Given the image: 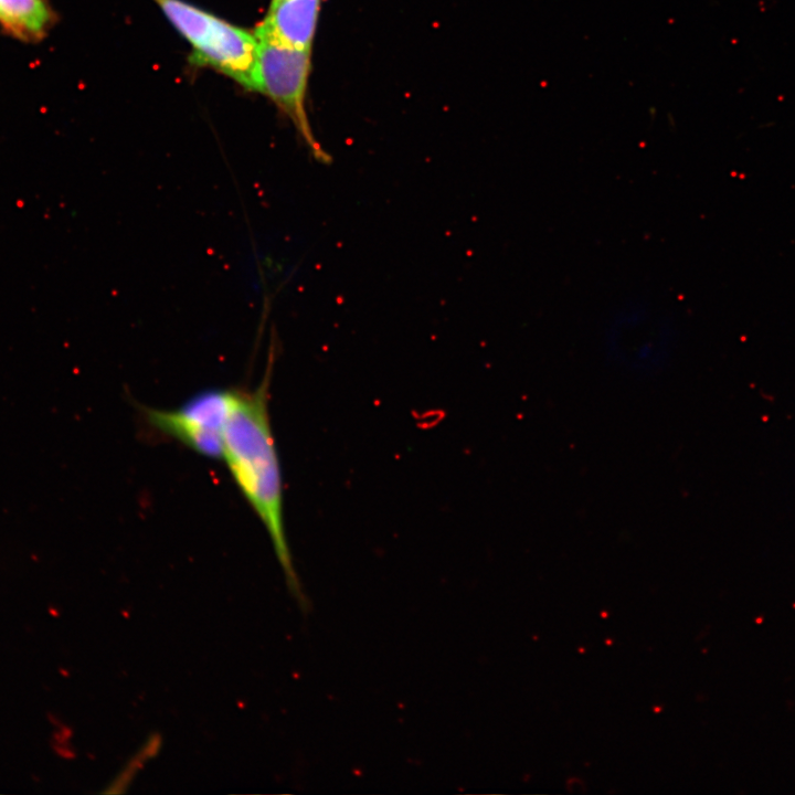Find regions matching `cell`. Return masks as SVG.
I'll use <instances>...</instances> for the list:
<instances>
[{"label":"cell","instance_id":"6da1fadb","mask_svg":"<svg viewBox=\"0 0 795 795\" xmlns=\"http://www.w3.org/2000/svg\"><path fill=\"white\" fill-rule=\"evenodd\" d=\"M274 353L255 389H234L222 459L267 531L289 589L301 600L285 531L283 477L269 418Z\"/></svg>","mask_w":795,"mask_h":795},{"label":"cell","instance_id":"7a4b0ae2","mask_svg":"<svg viewBox=\"0 0 795 795\" xmlns=\"http://www.w3.org/2000/svg\"><path fill=\"white\" fill-rule=\"evenodd\" d=\"M153 1L191 45L192 63L210 66L256 91L255 34L182 0Z\"/></svg>","mask_w":795,"mask_h":795},{"label":"cell","instance_id":"3957f363","mask_svg":"<svg viewBox=\"0 0 795 795\" xmlns=\"http://www.w3.org/2000/svg\"><path fill=\"white\" fill-rule=\"evenodd\" d=\"M675 348L670 319L645 303L622 306L605 326V354L629 374L646 377L659 372L670 361Z\"/></svg>","mask_w":795,"mask_h":795},{"label":"cell","instance_id":"277c9868","mask_svg":"<svg viewBox=\"0 0 795 795\" xmlns=\"http://www.w3.org/2000/svg\"><path fill=\"white\" fill-rule=\"evenodd\" d=\"M256 92L268 96L293 121L317 160L328 162L330 158L314 137L305 107L311 51L267 38L256 36Z\"/></svg>","mask_w":795,"mask_h":795},{"label":"cell","instance_id":"5b68a950","mask_svg":"<svg viewBox=\"0 0 795 795\" xmlns=\"http://www.w3.org/2000/svg\"><path fill=\"white\" fill-rule=\"evenodd\" d=\"M234 389H206L174 409L141 407L146 422L159 433L210 459H222L223 434Z\"/></svg>","mask_w":795,"mask_h":795},{"label":"cell","instance_id":"8992f818","mask_svg":"<svg viewBox=\"0 0 795 795\" xmlns=\"http://www.w3.org/2000/svg\"><path fill=\"white\" fill-rule=\"evenodd\" d=\"M320 0H280L256 28L255 35L285 45L310 50L317 30Z\"/></svg>","mask_w":795,"mask_h":795},{"label":"cell","instance_id":"52a82bcc","mask_svg":"<svg viewBox=\"0 0 795 795\" xmlns=\"http://www.w3.org/2000/svg\"><path fill=\"white\" fill-rule=\"evenodd\" d=\"M55 20L46 0H0V29L18 40H43Z\"/></svg>","mask_w":795,"mask_h":795},{"label":"cell","instance_id":"ba28073f","mask_svg":"<svg viewBox=\"0 0 795 795\" xmlns=\"http://www.w3.org/2000/svg\"><path fill=\"white\" fill-rule=\"evenodd\" d=\"M278 1H280V0H272L269 6H273V4L277 3Z\"/></svg>","mask_w":795,"mask_h":795}]
</instances>
